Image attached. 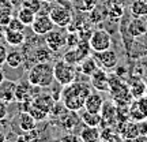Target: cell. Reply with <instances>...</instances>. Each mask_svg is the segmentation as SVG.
I'll return each mask as SVG.
<instances>
[{"label": "cell", "instance_id": "277c9868", "mask_svg": "<svg viewBox=\"0 0 147 142\" xmlns=\"http://www.w3.org/2000/svg\"><path fill=\"white\" fill-rule=\"evenodd\" d=\"M76 73L78 69L76 66L65 62V60H57L53 64V75H55V81L57 82L60 86H65V85L72 84L74 81H76Z\"/></svg>", "mask_w": 147, "mask_h": 142}, {"label": "cell", "instance_id": "9a60e30c", "mask_svg": "<svg viewBox=\"0 0 147 142\" xmlns=\"http://www.w3.org/2000/svg\"><path fill=\"white\" fill-rule=\"evenodd\" d=\"M127 32H128V34H129L132 38L144 36L147 33V23L143 21L142 18L136 16V18L132 19V21L129 22V25L127 26Z\"/></svg>", "mask_w": 147, "mask_h": 142}, {"label": "cell", "instance_id": "7c38bea8", "mask_svg": "<svg viewBox=\"0 0 147 142\" xmlns=\"http://www.w3.org/2000/svg\"><path fill=\"white\" fill-rule=\"evenodd\" d=\"M101 122L100 127H105V126H113L115 123H117V118H116V104L115 101H104V105L101 109Z\"/></svg>", "mask_w": 147, "mask_h": 142}, {"label": "cell", "instance_id": "4fadbf2b", "mask_svg": "<svg viewBox=\"0 0 147 142\" xmlns=\"http://www.w3.org/2000/svg\"><path fill=\"white\" fill-rule=\"evenodd\" d=\"M104 101L105 100L102 99L100 92H97V90L95 92H90V94L84 100V109L100 113L101 109H102V105H104Z\"/></svg>", "mask_w": 147, "mask_h": 142}, {"label": "cell", "instance_id": "ffe728a7", "mask_svg": "<svg viewBox=\"0 0 147 142\" xmlns=\"http://www.w3.org/2000/svg\"><path fill=\"white\" fill-rule=\"evenodd\" d=\"M18 126L22 132H26L33 128H37V122L27 111H22L18 116Z\"/></svg>", "mask_w": 147, "mask_h": 142}, {"label": "cell", "instance_id": "7402d4cb", "mask_svg": "<svg viewBox=\"0 0 147 142\" xmlns=\"http://www.w3.org/2000/svg\"><path fill=\"white\" fill-rule=\"evenodd\" d=\"M25 62V56L21 51L18 49H12V51H8L7 52V56H5V64L10 66L11 69H19Z\"/></svg>", "mask_w": 147, "mask_h": 142}, {"label": "cell", "instance_id": "60d3db41", "mask_svg": "<svg viewBox=\"0 0 147 142\" xmlns=\"http://www.w3.org/2000/svg\"><path fill=\"white\" fill-rule=\"evenodd\" d=\"M146 137H147V135H146Z\"/></svg>", "mask_w": 147, "mask_h": 142}, {"label": "cell", "instance_id": "f546056e", "mask_svg": "<svg viewBox=\"0 0 147 142\" xmlns=\"http://www.w3.org/2000/svg\"><path fill=\"white\" fill-rule=\"evenodd\" d=\"M64 60L65 62H68V63L74 64V66H78L83 59L80 58V55L78 53V51H76V48H69V51H67V52L64 53Z\"/></svg>", "mask_w": 147, "mask_h": 142}, {"label": "cell", "instance_id": "8d00e7d4", "mask_svg": "<svg viewBox=\"0 0 147 142\" xmlns=\"http://www.w3.org/2000/svg\"><path fill=\"white\" fill-rule=\"evenodd\" d=\"M4 79H5V78H4V71L0 69V85L3 84V81H4Z\"/></svg>", "mask_w": 147, "mask_h": 142}, {"label": "cell", "instance_id": "cb8c5ba5", "mask_svg": "<svg viewBox=\"0 0 147 142\" xmlns=\"http://www.w3.org/2000/svg\"><path fill=\"white\" fill-rule=\"evenodd\" d=\"M79 138L83 142H97L100 141V128L98 127H91V126H84L80 132H79Z\"/></svg>", "mask_w": 147, "mask_h": 142}, {"label": "cell", "instance_id": "836d02e7", "mask_svg": "<svg viewBox=\"0 0 147 142\" xmlns=\"http://www.w3.org/2000/svg\"><path fill=\"white\" fill-rule=\"evenodd\" d=\"M8 115V107H7V103H4L3 100H0V122L4 120Z\"/></svg>", "mask_w": 147, "mask_h": 142}, {"label": "cell", "instance_id": "4dcf8cb0", "mask_svg": "<svg viewBox=\"0 0 147 142\" xmlns=\"http://www.w3.org/2000/svg\"><path fill=\"white\" fill-rule=\"evenodd\" d=\"M7 29H10V30H25V25L19 21V18L18 16H11L10 22L7 23Z\"/></svg>", "mask_w": 147, "mask_h": 142}, {"label": "cell", "instance_id": "5bb4252c", "mask_svg": "<svg viewBox=\"0 0 147 142\" xmlns=\"http://www.w3.org/2000/svg\"><path fill=\"white\" fill-rule=\"evenodd\" d=\"M53 51L49 49L48 47H37L34 48L30 53V56L27 58V62L34 63H44V62H51L52 59Z\"/></svg>", "mask_w": 147, "mask_h": 142}, {"label": "cell", "instance_id": "ab89813d", "mask_svg": "<svg viewBox=\"0 0 147 142\" xmlns=\"http://www.w3.org/2000/svg\"><path fill=\"white\" fill-rule=\"evenodd\" d=\"M146 1H147V0H146Z\"/></svg>", "mask_w": 147, "mask_h": 142}, {"label": "cell", "instance_id": "44dd1931", "mask_svg": "<svg viewBox=\"0 0 147 142\" xmlns=\"http://www.w3.org/2000/svg\"><path fill=\"white\" fill-rule=\"evenodd\" d=\"M129 90H131V94H132L134 99L143 97V96H146L147 84L144 82V81H142L140 77H138L136 79L131 78V81H129Z\"/></svg>", "mask_w": 147, "mask_h": 142}, {"label": "cell", "instance_id": "3957f363", "mask_svg": "<svg viewBox=\"0 0 147 142\" xmlns=\"http://www.w3.org/2000/svg\"><path fill=\"white\" fill-rule=\"evenodd\" d=\"M109 93L115 104L119 105H129L134 99L129 86L125 84V81H123V78H120L116 74L115 75L109 74Z\"/></svg>", "mask_w": 147, "mask_h": 142}, {"label": "cell", "instance_id": "30bf717a", "mask_svg": "<svg viewBox=\"0 0 147 142\" xmlns=\"http://www.w3.org/2000/svg\"><path fill=\"white\" fill-rule=\"evenodd\" d=\"M65 40H67V34L61 30H56V29H52L49 33L45 34V44L49 49H52L53 52H57L61 48L65 45Z\"/></svg>", "mask_w": 147, "mask_h": 142}, {"label": "cell", "instance_id": "f1b7e54d", "mask_svg": "<svg viewBox=\"0 0 147 142\" xmlns=\"http://www.w3.org/2000/svg\"><path fill=\"white\" fill-rule=\"evenodd\" d=\"M30 115L36 119V122H44V120H47L48 119V116H49V113H48L47 111H44L41 109L40 107H37L34 105V104H32V107L29 108V111H27Z\"/></svg>", "mask_w": 147, "mask_h": 142}, {"label": "cell", "instance_id": "603a6c76", "mask_svg": "<svg viewBox=\"0 0 147 142\" xmlns=\"http://www.w3.org/2000/svg\"><path fill=\"white\" fill-rule=\"evenodd\" d=\"M79 118H80V122L83 123L84 126L100 127L101 122H102L101 113H97V112H90V111H86V109L79 115Z\"/></svg>", "mask_w": 147, "mask_h": 142}, {"label": "cell", "instance_id": "2e32d148", "mask_svg": "<svg viewBox=\"0 0 147 142\" xmlns=\"http://www.w3.org/2000/svg\"><path fill=\"white\" fill-rule=\"evenodd\" d=\"M4 40L7 44H10L11 47H21L26 41V34H25V30H10V29H5Z\"/></svg>", "mask_w": 147, "mask_h": 142}, {"label": "cell", "instance_id": "e0dca14e", "mask_svg": "<svg viewBox=\"0 0 147 142\" xmlns=\"http://www.w3.org/2000/svg\"><path fill=\"white\" fill-rule=\"evenodd\" d=\"M15 86L12 81H3V84L0 85V100H3L4 103L10 104L15 101Z\"/></svg>", "mask_w": 147, "mask_h": 142}, {"label": "cell", "instance_id": "52a82bcc", "mask_svg": "<svg viewBox=\"0 0 147 142\" xmlns=\"http://www.w3.org/2000/svg\"><path fill=\"white\" fill-rule=\"evenodd\" d=\"M129 119L134 122H140L147 119V96L135 99L129 104Z\"/></svg>", "mask_w": 147, "mask_h": 142}, {"label": "cell", "instance_id": "5b68a950", "mask_svg": "<svg viewBox=\"0 0 147 142\" xmlns=\"http://www.w3.org/2000/svg\"><path fill=\"white\" fill-rule=\"evenodd\" d=\"M89 44L91 47V51L94 52H102L109 49L112 45V37L106 30L100 29V30H95L91 33V36L89 38Z\"/></svg>", "mask_w": 147, "mask_h": 142}, {"label": "cell", "instance_id": "6da1fadb", "mask_svg": "<svg viewBox=\"0 0 147 142\" xmlns=\"http://www.w3.org/2000/svg\"><path fill=\"white\" fill-rule=\"evenodd\" d=\"M90 85L86 82L74 81L72 84L65 85L61 89V101L68 111H78L84 108V100L90 94Z\"/></svg>", "mask_w": 147, "mask_h": 142}, {"label": "cell", "instance_id": "d4e9b609", "mask_svg": "<svg viewBox=\"0 0 147 142\" xmlns=\"http://www.w3.org/2000/svg\"><path fill=\"white\" fill-rule=\"evenodd\" d=\"M97 69H98V64H97L94 56H87L78 64V70L86 77H90Z\"/></svg>", "mask_w": 147, "mask_h": 142}, {"label": "cell", "instance_id": "f35d334b", "mask_svg": "<svg viewBox=\"0 0 147 142\" xmlns=\"http://www.w3.org/2000/svg\"><path fill=\"white\" fill-rule=\"evenodd\" d=\"M146 94H147V92H146Z\"/></svg>", "mask_w": 147, "mask_h": 142}, {"label": "cell", "instance_id": "7a4b0ae2", "mask_svg": "<svg viewBox=\"0 0 147 142\" xmlns=\"http://www.w3.org/2000/svg\"><path fill=\"white\" fill-rule=\"evenodd\" d=\"M27 81L33 86H40V88H51L55 81L53 75V64L51 62H44V63H34L32 69L27 73Z\"/></svg>", "mask_w": 147, "mask_h": 142}, {"label": "cell", "instance_id": "74e56055", "mask_svg": "<svg viewBox=\"0 0 147 142\" xmlns=\"http://www.w3.org/2000/svg\"><path fill=\"white\" fill-rule=\"evenodd\" d=\"M4 139H5L4 134H3V132H0V141H4Z\"/></svg>", "mask_w": 147, "mask_h": 142}, {"label": "cell", "instance_id": "d6a6232c", "mask_svg": "<svg viewBox=\"0 0 147 142\" xmlns=\"http://www.w3.org/2000/svg\"><path fill=\"white\" fill-rule=\"evenodd\" d=\"M23 7H27L34 12L41 10V0H23Z\"/></svg>", "mask_w": 147, "mask_h": 142}, {"label": "cell", "instance_id": "83f0119b", "mask_svg": "<svg viewBox=\"0 0 147 142\" xmlns=\"http://www.w3.org/2000/svg\"><path fill=\"white\" fill-rule=\"evenodd\" d=\"M131 14L134 16H143L147 15V1L146 0H135L131 4Z\"/></svg>", "mask_w": 147, "mask_h": 142}, {"label": "cell", "instance_id": "1f68e13d", "mask_svg": "<svg viewBox=\"0 0 147 142\" xmlns=\"http://www.w3.org/2000/svg\"><path fill=\"white\" fill-rule=\"evenodd\" d=\"M79 41H80V37H79V34L76 32H69L68 34H67V40H65V45H68L69 48H75L76 45L79 44Z\"/></svg>", "mask_w": 147, "mask_h": 142}, {"label": "cell", "instance_id": "484cf974", "mask_svg": "<svg viewBox=\"0 0 147 142\" xmlns=\"http://www.w3.org/2000/svg\"><path fill=\"white\" fill-rule=\"evenodd\" d=\"M37 12H34L33 10L30 8H27V7H23L22 5V8H19L18 11V18H19V21L25 25V26H32V23L34 22V18H36Z\"/></svg>", "mask_w": 147, "mask_h": 142}, {"label": "cell", "instance_id": "8fae6325", "mask_svg": "<svg viewBox=\"0 0 147 142\" xmlns=\"http://www.w3.org/2000/svg\"><path fill=\"white\" fill-rule=\"evenodd\" d=\"M89 78L90 85L97 92H109V74L106 73V70L98 67Z\"/></svg>", "mask_w": 147, "mask_h": 142}, {"label": "cell", "instance_id": "4316f807", "mask_svg": "<svg viewBox=\"0 0 147 142\" xmlns=\"http://www.w3.org/2000/svg\"><path fill=\"white\" fill-rule=\"evenodd\" d=\"M100 141H121V137L112 126H105L100 130Z\"/></svg>", "mask_w": 147, "mask_h": 142}, {"label": "cell", "instance_id": "ac0fdd59", "mask_svg": "<svg viewBox=\"0 0 147 142\" xmlns=\"http://www.w3.org/2000/svg\"><path fill=\"white\" fill-rule=\"evenodd\" d=\"M59 119H60L61 127L68 132H72V130L78 126V123L80 122V118H79V116L76 115V112H74V111H67V112H65L63 116H60Z\"/></svg>", "mask_w": 147, "mask_h": 142}, {"label": "cell", "instance_id": "d6986e66", "mask_svg": "<svg viewBox=\"0 0 147 142\" xmlns=\"http://www.w3.org/2000/svg\"><path fill=\"white\" fill-rule=\"evenodd\" d=\"M55 103H56V101H55V99L52 97L51 93H40L38 96H36V97L33 99V104L37 107H40L41 109L47 111L48 113H51Z\"/></svg>", "mask_w": 147, "mask_h": 142}, {"label": "cell", "instance_id": "ba28073f", "mask_svg": "<svg viewBox=\"0 0 147 142\" xmlns=\"http://www.w3.org/2000/svg\"><path fill=\"white\" fill-rule=\"evenodd\" d=\"M32 30L37 36H45L47 33H49L52 29H55V23L51 19L49 14H38L37 12L34 22L32 23Z\"/></svg>", "mask_w": 147, "mask_h": 142}, {"label": "cell", "instance_id": "e575fe53", "mask_svg": "<svg viewBox=\"0 0 147 142\" xmlns=\"http://www.w3.org/2000/svg\"><path fill=\"white\" fill-rule=\"evenodd\" d=\"M60 141H68V142H78L80 141V138L79 135H75V134H67V135H63V137L60 138Z\"/></svg>", "mask_w": 147, "mask_h": 142}, {"label": "cell", "instance_id": "8992f818", "mask_svg": "<svg viewBox=\"0 0 147 142\" xmlns=\"http://www.w3.org/2000/svg\"><path fill=\"white\" fill-rule=\"evenodd\" d=\"M49 16L53 21L55 26L57 27H67L68 25H71L72 22V15H71V11L65 7H61V5H57V7H52L51 11H49Z\"/></svg>", "mask_w": 147, "mask_h": 142}, {"label": "cell", "instance_id": "d590c367", "mask_svg": "<svg viewBox=\"0 0 147 142\" xmlns=\"http://www.w3.org/2000/svg\"><path fill=\"white\" fill-rule=\"evenodd\" d=\"M7 48L3 45V44H0V66H3L5 63V56H7Z\"/></svg>", "mask_w": 147, "mask_h": 142}, {"label": "cell", "instance_id": "9c48e42d", "mask_svg": "<svg viewBox=\"0 0 147 142\" xmlns=\"http://www.w3.org/2000/svg\"><path fill=\"white\" fill-rule=\"evenodd\" d=\"M94 59L97 60V64L98 67L106 70H115V67L117 66V53L113 51V49H106V51H102V52H95Z\"/></svg>", "mask_w": 147, "mask_h": 142}]
</instances>
